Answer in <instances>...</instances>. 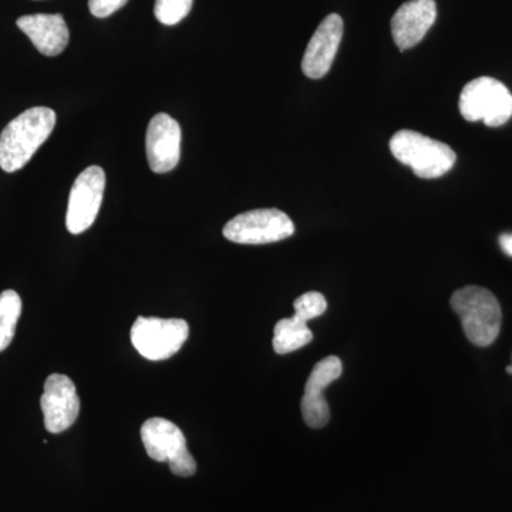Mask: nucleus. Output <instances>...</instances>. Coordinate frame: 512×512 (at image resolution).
Masks as SVG:
<instances>
[{
  "label": "nucleus",
  "instance_id": "obj_11",
  "mask_svg": "<svg viewBox=\"0 0 512 512\" xmlns=\"http://www.w3.org/2000/svg\"><path fill=\"white\" fill-rule=\"evenodd\" d=\"M146 153L151 170L168 173L180 163L181 127L173 117L158 113L147 128Z\"/></svg>",
  "mask_w": 512,
  "mask_h": 512
},
{
  "label": "nucleus",
  "instance_id": "obj_6",
  "mask_svg": "<svg viewBox=\"0 0 512 512\" xmlns=\"http://www.w3.org/2000/svg\"><path fill=\"white\" fill-rule=\"evenodd\" d=\"M190 335L184 319L140 318L131 328V342L141 356L151 362L170 359L183 348Z\"/></svg>",
  "mask_w": 512,
  "mask_h": 512
},
{
  "label": "nucleus",
  "instance_id": "obj_21",
  "mask_svg": "<svg viewBox=\"0 0 512 512\" xmlns=\"http://www.w3.org/2000/svg\"><path fill=\"white\" fill-rule=\"evenodd\" d=\"M507 373H510V375H512V365L507 367Z\"/></svg>",
  "mask_w": 512,
  "mask_h": 512
},
{
  "label": "nucleus",
  "instance_id": "obj_2",
  "mask_svg": "<svg viewBox=\"0 0 512 512\" xmlns=\"http://www.w3.org/2000/svg\"><path fill=\"white\" fill-rule=\"evenodd\" d=\"M450 305L460 316L464 335L473 345H493L503 325V311L493 292L481 286H466L453 293Z\"/></svg>",
  "mask_w": 512,
  "mask_h": 512
},
{
  "label": "nucleus",
  "instance_id": "obj_17",
  "mask_svg": "<svg viewBox=\"0 0 512 512\" xmlns=\"http://www.w3.org/2000/svg\"><path fill=\"white\" fill-rule=\"evenodd\" d=\"M194 0H156L154 15L165 26H174L187 18Z\"/></svg>",
  "mask_w": 512,
  "mask_h": 512
},
{
  "label": "nucleus",
  "instance_id": "obj_18",
  "mask_svg": "<svg viewBox=\"0 0 512 512\" xmlns=\"http://www.w3.org/2000/svg\"><path fill=\"white\" fill-rule=\"evenodd\" d=\"M296 318L309 320L319 318L328 309V302L325 296L319 292H306L293 302Z\"/></svg>",
  "mask_w": 512,
  "mask_h": 512
},
{
  "label": "nucleus",
  "instance_id": "obj_10",
  "mask_svg": "<svg viewBox=\"0 0 512 512\" xmlns=\"http://www.w3.org/2000/svg\"><path fill=\"white\" fill-rule=\"evenodd\" d=\"M343 373L342 360L338 356H328L313 367L305 384V394L301 402L303 421L311 429H322L330 420V407L323 392L326 387L338 380Z\"/></svg>",
  "mask_w": 512,
  "mask_h": 512
},
{
  "label": "nucleus",
  "instance_id": "obj_13",
  "mask_svg": "<svg viewBox=\"0 0 512 512\" xmlns=\"http://www.w3.org/2000/svg\"><path fill=\"white\" fill-rule=\"evenodd\" d=\"M437 18L434 0H410L396 10L392 19L394 43L402 52L419 45Z\"/></svg>",
  "mask_w": 512,
  "mask_h": 512
},
{
  "label": "nucleus",
  "instance_id": "obj_8",
  "mask_svg": "<svg viewBox=\"0 0 512 512\" xmlns=\"http://www.w3.org/2000/svg\"><path fill=\"white\" fill-rule=\"evenodd\" d=\"M104 188H106V174L103 168L97 165L87 167L76 178L70 191L66 215V227L70 234L79 235L92 227L99 215Z\"/></svg>",
  "mask_w": 512,
  "mask_h": 512
},
{
  "label": "nucleus",
  "instance_id": "obj_5",
  "mask_svg": "<svg viewBox=\"0 0 512 512\" xmlns=\"http://www.w3.org/2000/svg\"><path fill=\"white\" fill-rule=\"evenodd\" d=\"M141 440L148 456L158 463H168L177 477L197 473V463L187 447L183 431L173 421L153 417L141 426Z\"/></svg>",
  "mask_w": 512,
  "mask_h": 512
},
{
  "label": "nucleus",
  "instance_id": "obj_12",
  "mask_svg": "<svg viewBox=\"0 0 512 512\" xmlns=\"http://www.w3.org/2000/svg\"><path fill=\"white\" fill-rule=\"evenodd\" d=\"M343 37V20L336 13L326 16L313 33L302 60V70L309 79L325 77L332 67Z\"/></svg>",
  "mask_w": 512,
  "mask_h": 512
},
{
  "label": "nucleus",
  "instance_id": "obj_7",
  "mask_svg": "<svg viewBox=\"0 0 512 512\" xmlns=\"http://www.w3.org/2000/svg\"><path fill=\"white\" fill-rule=\"evenodd\" d=\"M295 224L285 212L261 208L239 214L224 227L228 241L242 245H264L292 237Z\"/></svg>",
  "mask_w": 512,
  "mask_h": 512
},
{
  "label": "nucleus",
  "instance_id": "obj_16",
  "mask_svg": "<svg viewBox=\"0 0 512 512\" xmlns=\"http://www.w3.org/2000/svg\"><path fill=\"white\" fill-rule=\"evenodd\" d=\"M20 315H22V299L19 293L12 289L0 293V352L8 349L15 338Z\"/></svg>",
  "mask_w": 512,
  "mask_h": 512
},
{
  "label": "nucleus",
  "instance_id": "obj_3",
  "mask_svg": "<svg viewBox=\"0 0 512 512\" xmlns=\"http://www.w3.org/2000/svg\"><path fill=\"white\" fill-rule=\"evenodd\" d=\"M390 151L423 180L443 177L457 161L453 148L413 130L397 131L390 140Z\"/></svg>",
  "mask_w": 512,
  "mask_h": 512
},
{
  "label": "nucleus",
  "instance_id": "obj_19",
  "mask_svg": "<svg viewBox=\"0 0 512 512\" xmlns=\"http://www.w3.org/2000/svg\"><path fill=\"white\" fill-rule=\"evenodd\" d=\"M127 2L128 0H89V9L96 18H109Z\"/></svg>",
  "mask_w": 512,
  "mask_h": 512
},
{
  "label": "nucleus",
  "instance_id": "obj_1",
  "mask_svg": "<svg viewBox=\"0 0 512 512\" xmlns=\"http://www.w3.org/2000/svg\"><path fill=\"white\" fill-rule=\"evenodd\" d=\"M56 126L49 107H33L10 121L0 136V167L6 173L22 170Z\"/></svg>",
  "mask_w": 512,
  "mask_h": 512
},
{
  "label": "nucleus",
  "instance_id": "obj_9",
  "mask_svg": "<svg viewBox=\"0 0 512 512\" xmlns=\"http://www.w3.org/2000/svg\"><path fill=\"white\" fill-rule=\"evenodd\" d=\"M45 427L49 433L60 434L73 426L80 413V399L70 377L50 375L40 399Z\"/></svg>",
  "mask_w": 512,
  "mask_h": 512
},
{
  "label": "nucleus",
  "instance_id": "obj_15",
  "mask_svg": "<svg viewBox=\"0 0 512 512\" xmlns=\"http://www.w3.org/2000/svg\"><path fill=\"white\" fill-rule=\"evenodd\" d=\"M312 339L313 333L308 328V322L293 315L292 318L281 319L276 323L272 346L278 355H288L305 348Z\"/></svg>",
  "mask_w": 512,
  "mask_h": 512
},
{
  "label": "nucleus",
  "instance_id": "obj_20",
  "mask_svg": "<svg viewBox=\"0 0 512 512\" xmlns=\"http://www.w3.org/2000/svg\"><path fill=\"white\" fill-rule=\"evenodd\" d=\"M500 245L505 254L512 258V234L501 235Z\"/></svg>",
  "mask_w": 512,
  "mask_h": 512
},
{
  "label": "nucleus",
  "instance_id": "obj_4",
  "mask_svg": "<svg viewBox=\"0 0 512 512\" xmlns=\"http://www.w3.org/2000/svg\"><path fill=\"white\" fill-rule=\"evenodd\" d=\"M461 116L471 123L500 127L512 117V94L493 77H478L464 86L458 101Z\"/></svg>",
  "mask_w": 512,
  "mask_h": 512
},
{
  "label": "nucleus",
  "instance_id": "obj_14",
  "mask_svg": "<svg viewBox=\"0 0 512 512\" xmlns=\"http://www.w3.org/2000/svg\"><path fill=\"white\" fill-rule=\"evenodd\" d=\"M16 25L32 40L33 45L42 55L59 56L69 45V28L60 13L22 16Z\"/></svg>",
  "mask_w": 512,
  "mask_h": 512
}]
</instances>
